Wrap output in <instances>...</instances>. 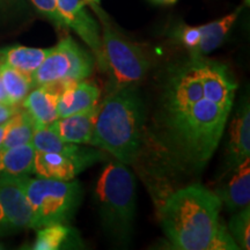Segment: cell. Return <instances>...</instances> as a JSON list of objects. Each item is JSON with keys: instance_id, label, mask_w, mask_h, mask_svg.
I'll return each instance as SVG.
<instances>
[{"instance_id": "cell-1", "label": "cell", "mask_w": 250, "mask_h": 250, "mask_svg": "<svg viewBox=\"0 0 250 250\" xmlns=\"http://www.w3.org/2000/svg\"><path fill=\"white\" fill-rule=\"evenodd\" d=\"M232 108L203 96L186 110L158 115L162 145L186 169L204 167L217 149Z\"/></svg>"}, {"instance_id": "cell-2", "label": "cell", "mask_w": 250, "mask_h": 250, "mask_svg": "<svg viewBox=\"0 0 250 250\" xmlns=\"http://www.w3.org/2000/svg\"><path fill=\"white\" fill-rule=\"evenodd\" d=\"M219 197L201 184L171 193L160 208L161 227L176 249L211 250L223 223Z\"/></svg>"}, {"instance_id": "cell-3", "label": "cell", "mask_w": 250, "mask_h": 250, "mask_svg": "<svg viewBox=\"0 0 250 250\" xmlns=\"http://www.w3.org/2000/svg\"><path fill=\"white\" fill-rule=\"evenodd\" d=\"M145 108L134 86L114 87L98 105L90 145L131 165L138 159L145 122Z\"/></svg>"}, {"instance_id": "cell-4", "label": "cell", "mask_w": 250, "mask_h": 250, "mask_svg": "<svg viewBox=\"0 0 250 250\" xmlns=\"http://www.w3.org/2000/svg\"><path fill=\"white\" fill-rule=\"evenodd\" d=\"M136 179L126 165L109 162L94 188V201L104 232L115 242L126 245L136 217Z\"/></svg>"}, {"instance_id": "cell-5", "label": "cell", "mask_w": 250, "mask_h": 250, "mask_svg": "<svg viewBox=\"0 0 250 250\" xmlns=\"http://www.w3.org/2000/svg\"><path fill=\"white\" fill-rule=\"evenodd\" d=\"M20 182L33 213L31 228L66 225L73 219L83 198V187L78 181L20 176Z\"/></svg>"}, {"instance_id": "cell-6", "label": "cell", "mask_w": 250, "mask_h": 250, "mask_svg": "<svg viewBox=\"0 0 250 250\" xmlns=\"http://www.w3.org/2000/svg\"><path fill=\"white\" fill-rule=\"evenodd\" d=\"M98 6L92 7L99 13L102 23L103 70L110 74L115 87L134 86L146 76L151 62L142 46L131 42L112 27L107 15Z\"/></svg>"}, {"instance_id": "cell-7", "label": "cell", "mask_w": 250, "mask_h": 250, "mask_svg": "<svg viewBox=\"0 0 250 250\" xmlns=\"http://www.w3.org/2000/svg\"><path fill=\"white\" fill-rule=\"evenodd\" d=\"M94 70V58L81 48L71 36L59 41L54 48H50L42 64L33 76L35 86L55 85L86 80Z\"/></svg>"}, {"instance_id": "cell-8", "label": "cell", "mask_w": 250, "mask_h": 250, "mask_svg": "<svg viewBox=\"0 0 250 250\" xmlns=\"http://www.w3.org/2000/svg\"><path fill=\"white\" fill-rule=\"evenodd\" d=\"M33 213L20 176L0 175V236L31 228Z\"/></svg>"}, {"instance_id": "cell-9", "label": "cell", "mask_w": 250, "mask_h": 250, "mask_svg": "<svg viewBox=\"0 0 250 250\" xmlns=\"http://www.w3.org/2000/svg\"><path fill=\"white\" fill-rule=\"evenodd\" d=\"M101 158V152L87 147L76 154L36 151L34 159V174H36L37 177L45 179L73 180Z\"/></svg>"}, {"instance_id": "cell-10", "label": "cell", "mask_w": 250, "mask_h": 250, "mask_svg": "<svg viewBox=\"0 0 250 250\" xmlns=\"http://www.w3.org/2000/svg\"><path fill=\"white\" fill-rule=\"evenodd\" d=\"M55 2L65 26L71 28L89 46L103 70L101 28L87 12L83 0H55Z\"/></svg>"}, {"instance_id": "cell-11", "label": "cell", "mask_w": 250, "mask_h": 250, "mask_svg": "<svg viewBox=\"0 0 250 250\" xmlns=\"http://www.w3.org/2000/svg\"><path fill=\"white\" fill-rule=\"evenodd\" d=\"M250 105L248 96L239 103L228 129V142L225 152V173L241 165L250 156Z\"/></svg>"}, {"instance_id": "cell-12", "label": "cell", "mask_w": 250, "mask_h": 250, "mask_svg": "<svg viewBox=\"0 0 250 250\" xmlns=\"http://www.w3.org/2000/svg\"><path fill=\"white\" fill-rule=\"evenodd\" d=\"M193 58L197 59L198 64L205 98L225 107L233 108L237 85L227 67L224 64L210 61L205 57Z\"/></svg>"}, {"instance_id": "cell-13", "label": "cell", "mask_w": 250, "mask_h": 250, "mask_svg": "<svg viewBox=\"0 0 250 250\" xmlns=\"http://www.w3.org/2000/svg\"><path fill=\"white\" fill-rule=\"evenodd\" d=\"M62 83L35 86L22 101L23 109L29 112L37 127L48 126L58 118L57 104Z\"/></svg>"}, {"instance_id": "cell-14", "label": "cell", "mask_w": 250, "mask_h": 250, "mask_svg": "<svg viewBox=\"0 0 250 250\" xmlns=\"http://www.w3.org/2000/svg\"><path fill=\"white\" fill-rule=\"evenodd\" d=\"M229 179L213 191L230 212L249 208L250 203V164L247 159L228 173Z\"/></svg>"}, {"instance_id": "cell-15", "label": "cell", "mask_w": 250, "mask_h": 250, "mask_svg": "<svg viewBox=\"0 0 250 250\" xmlns=\"http://www.w3.org/2000/svg\"><path fill=\"white\" fill-rule=\"evenodd\" d=\"M100 94L98 86L85 80L64 85L58 99V118L95 108Z\"/></svg>"}, {"instance_id": "cell-16", "label": "cell", "mask_w": 250, "mask_h": 250, "mask_svg": "<svg viewBox=\"0 0 250 250\" xmlns=\"http://www.w3.org/2000/svg\"><path fill=\"white\" fill-rule=\"evenodd\" d=\"M98 105L89 110L77 112L66 117L57 118L50 125L59 138L71 144H90L95 127Z\"/></svg>"}, {"instance_id": "cell-17", "label": "cell", "mask_w": 250, "mask_h": 250, "mask_svg": "<svg viewBox=\"0 0 250 250\" xmlns=\"http://www.w3.org/2000/svg\"><path fill=\"white\" fill-rule=\"evenodd\" d=\"M242 7L236 8L232 13L225 15V17L212 21L210 23L198 26L201 33V40L198 45L191 52V57H205L206 55L211 54L215 49L221 45L226 36L229 33L230 28L235 23V21L241 13Z\"/></svg>"}, {"instance_id": "cell-18", "label": "cell", "mask_w": 250, "mask_h": 250, "mask_svg": "<svg viewBox=\"0 0 250 250\" xmlns=\"http://www.w3.org/2000/svg\"><path fill=\"white\" fill-rule=\"evenodd\" d=\"M50 49L29 48L23 45L6 46L0 50V62L33 79L34 73L44 61Z\"/></svg>"}, {"instance_id": "cell-19", "label": "cell", "mask_w": 250, "mask_h": 250, "mask_svg": "<svg viewBox=\"0 0 250 250\" xmlns=\"http://www.w3.org/2000/svg\"><path fill=\"white\" fill-rule=\"evenodd\" d=\"M35 148L31 143L0 149V175L29 176L34 174Z\"/></svg>"}, {"instance_id": "cell-20", "label": "cell", "mask_w": 250, "mask_h": 250, "mask_svg": "<svg viewBox=\"0 0 250 250\" xmlns=\"http://www.w3.org/2000/svg\"><path fill=\"white\" fill-rule=\"evenodd\" d=\"M35 129V122L29 112L23 108L19 109L14 116L8 121L7 132L0 149H7L30 143Z\"/></svg>"}, {"instance_id": "cell-21", "label": "cell", "mask_w": 250, "mask_h": 250, "mask_svg": "<svg viewBox=\"0 0 250 250\" xmlns=\"http://www.w3.org/2000/svg\"><path fill=\"white\" fill-rule=\"evenodd\" d=\"M0 77L11 104L18 105L22 103L28 93L34 88L31 78L24 76L23 73L1 62H0Z\"/></svg>"}, {"instance_id": "cell-22", "label": "cell", "mask_w": 250, "mask_h": 250, "mask_svg": "<svg viewBox=\"0 0 250 250\" xmlns=\"http://www.w3.org/2000/svg\"><path fill=\"white\" fill-rule=\"evenodd\" d=\"M31 145L35 151L62 153V154H76L83 151L85 147H81L78 144L66 143L59 138L51 125L43 127H37L31 138Z\"/></svg>"}, {"instance_id": "cell-23", "label": "cell", "mask_w": 250, "mask_h": 250, "mask_svg": "<svg viewBox=\"0 0 250 250\" xmlns=\"http://www.w3.org/2000/svg\"><path fill=\"white\" fill-rule=\"evenodd\" d=\"M72 237V229L65 224H54L41 227L37 230L33 249L57 250Z\"/></svg>"}, {"instance_id": "cell-24", "label": "cell", "mask_w": 250, "mask_h": 250, "mask_svg": "<svg viewBox=\"0 0 250 250\" xmlns=\"http://www.w3.org/2000/svg\"><path fill=\"white\" fill-rule=\"evenodd\" d=\"M228 224L229 234L242 249H250V208H246L234 212Z\"/></svg>"}, {"instance_id": "cell-25", "label": "cell", "mask_w": 250, "mask_h": 250, "mask_svg": "<svg viewBox=\"0 0 250 250\" xmlns=\"http://www.w3.org/2000/svg\"><path fill=\"white\" fill-rule=\"evenodd\" d=\"M174 36L183 46L189 50L190 54L198 45L201 40V33L198 27H190L187 24H181L176 30L174 31Z\"/></svg>"}, {"instance_id": "cell-26", "label": "cell", "mask_w": 250, "mask_h": 250, "mask_svg": "<svg viewBox=\"0 0 250 250\" xmlns=\"http://www.w3.org/2000/svg\"><path fill=\"white\" fill-rule=\"evenodd\" d=\"M34 6L39 9L43 15H45L49 20H51L59 28L65 27L61 15H59L55 0H31Z\"/></svg>"}, {"instance_id": "cell-27", "label": "cell", "mask_w": 250, "mask_h": 250, "mask_svg": "<svg viewBox=\"0 0 250 250\" xmlns=\"http://www.w3.org/2000/svg\"><path fill=\"white\" fill-rule=\"evenodd\" d=\"M19 109L20 108H18V105L11 104V103L0 102V124L6 123V122L11 120Z\"/></svg>"}, {"instance_id": "cell-28", "label": "cell", "mask_w": 250, "mask_h": 250, "mask_svg": "<svg viewBox=\"0 0 250 250\" xmlns=\"http://www.w3.org/2000/svg\"><path fill=\"white\" fill-rule=\"evenodd\" d=\"M7 127H8V121L6 123L0 124V148H1L2 143H4L6 132H7Z\"/></svg>"}, {"instance_id": "cell-29", "label": "cell", "mask_w": 250, "mask_h": 250, "mask_svg": "<svg viewBox=\"0 0 250 250\" xmlns=\"http://www.w3.org/2000/svg\"><path fill=\"white\" fill-rule=\"evenodd\" d=\"M0 102H5V103H9L7 95H6L4 85H2L1 81V77H0Z\"/></svg>"}, {"instance_id": "cell-30", "label": "cell", "mask_w": 250, "mask_h": 250, "mask_svg": "<svg viewBox=\"0 0 250 250\" xmlns=\"http://www.w3.org/2000/svg\"><path fill=\"white\" fill-rule=\"evenodd\" d=\"M155 5H174L177 0H149Z\"/></svg>"}, {"instance_id": "cell-31", "label": "cell", "mask_w": 250, "mask_h": 250, "mask_svg": "<svg viewBox=\"0 0 250 250\" xmlns=\"http://www.w3.org/2000/svg\"><path fill=\"white\" fill-rule=\"evenodd\" d=\"M101 0H83V2L85 5H89V6H94V5H99Z\"/></svg>"}, {"instance_id": "cell-32", "label": "cell", "mask_w": 250, "mask_h": 250, "mask_svg": "<svg viewBox=\"0 0 250 250\" xmlns=\"http://www.w3.org/2000/svg\"><path fill=\"white\" fill-rule=\"evenodd\" d=\"M0 248H1V247H0Z\"/></svg>"}]
</instances>
